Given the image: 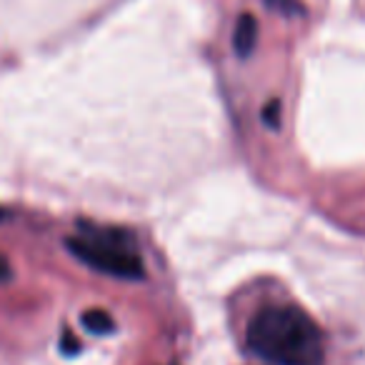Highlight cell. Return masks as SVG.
I'll return each mask as SVG.
<instances>
[{"mask_svg": "<svg viewBox=\"0 0 365 365\" xmlns=\"http://www.w3.org/2000/svg\"><path fill=\"white\" fill-rule=\"evenodd\" d=\"M81 323H83V328L93 335H108V333L115 330V320H113L110 315L101 308L86 310V313L81 315Z\"/></svg>", "mask_w": 365, "mask_h": 365, "instance_id": "obj_4", "label": "cell"}, {"mask_svg": "<svg viewBox=\"0 0 365 365\" xmlns=\"http://www.w3.org/2000/svg\"><path fill=\"white\" fill-rule=\"evenodd\" d=\"M61 348H63V353H68V355H76V353H81V343H78L76 338H73L71 333H63V340H61Z\"/></svg>", "mask_w": 365, "mask_h": 365, "instance_id": "obj_7", "label": "cell"}, {"mask_svg": "<svg viewBox=\"0 0 365 365\" xmlns=\"http://www.w3.org/2000/svg\"><path fill=\"white\" fill-rule=\"evenodd\" d=\"M66 245L81 263L91 265L98 273L123 280H140L145 275L140 255L133 253L115 235H101L96 230L93 235H73L66 240Z\"/></svg>", "mask_w": 365, "mask_h": 365, "instance_id": "obj_2", "label": "cell"}, {"mask_svg": "<svg viewBox=\"0 0 365 365\" xmlns=\"http://www.w3.org/2000/svg\"><path fill=\"white\" fill-rule=\"evenodd\" d=\"M248 345L270 365H323V333L295 305L263 308L248 325Z\"/></svg>", "mask_w": 365, "mask_h": 365, "instance_id": "obj_1", "label": "cell"}, {"mask_svg": "<svg viewBox=\"0 0 365 365\" xmlns=\"http://www.w3.org/2000/svg\"><path fill=\"white\" fill-rule=\"evenodd\" d=\"M0 215H3V213H0Z\"/></svg>", "mask_w": 365, "mask_h": 365, "instance_id": "obj_9", "label": "cell"}, {"mask_svg": "<svg viewBox=\"0 0 365 365\" xmlns=\"http://www.w3.org/2000/svg\"><path fill=\"white\" fill-rule=\"evenodd\" d=\"M255 43H258V21L250 13H243L233 31V51L238 53V58H248L255 51Z\"/></svg>", "mask_w": 365, "mask_h": 365, "instance_id": "obj_3", "label": "cell"}, {"mask_svg": "<svg viewBox=\"0 0 365 365\" xmlns=\"http://www.w3.org/2000/svg\"><path fill=\"white\" fill-rule=\"evenodd\" d=\"M263 118L270 128H278L280 125V103L278 101H270L263 110Z\"/></svg>", "mask_w": 365, "mask_h": 365, "instance_id": "obj_6", "label": "cell"}, {"mask_svg": "<svg viewBox=\"0 0 365 365\" xmlns=\"http://www.w3.org/2000/svg\"><path fill=\"white\" fill-rule=\"evenodd\" d=\"M8 275H11V265L6 263V258L0 255V280H6Z\"/></svg>", "mask_w": 365, "mask_h": 365, "instance_id": "obj_8", "label": "cell"}, {"mask_svg": "<svg viewBox=\"0 0 365 365\" xmlns=\"http://www.w3.org/2000/svg\"><path fill=\"white\" fill-rule=\"evenodd\" d=\"M270 8H275V11H280L283 16H303L305 8L300 6V0H265Z\"/></svg>", "mask_w": 365, "mask_h": 365, "instance_id": "obj_5", "label": "cell"}]
</instances>
